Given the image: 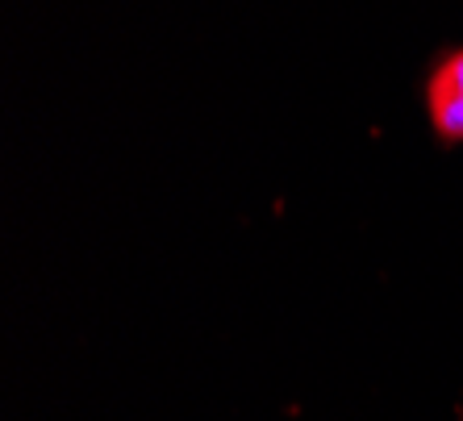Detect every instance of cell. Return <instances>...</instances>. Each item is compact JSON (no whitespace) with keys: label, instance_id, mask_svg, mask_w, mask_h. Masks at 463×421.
I'll use <instances>...</instances> for the list:
<instances>
[{"label":"cell","instance_id":"6da1fadb","mask_svg":"<svg viewBox=\"0 0 463 421\" xmlns=\"http://www.w3.org/2000/svg\"><path fill=\"white\" fill-rule=\"evenodd\" d=\"M426 113L442 142H463V46L447 51L426 76Z\"/></svg>","mask_w":463,"mask_h":421}]
</instances>
